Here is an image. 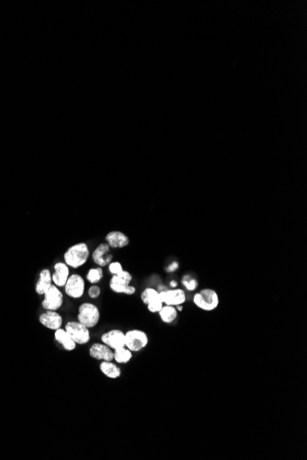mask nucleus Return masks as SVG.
<instances>
[{
	"label": "nucleus",
	"mask_w": 307,
	"mask_h": 460,
	"mask_svg": "<svg viewBox=\"0 0 307 460\" xmlns=\"http://www.w3.org/2000/svg\"><path fill=\"white\" fill-rule=\"evenodd\" d=\"M91 256L89 245L84 242L71 245L64 254V262L74 269L83 267Z\"/></svg>",
	"instance_id": "f257e3e1"
},
{
	"label": "nucleus",
	"mask_w": 307,
	"mask_h": 460,
	"mask_svg": "<svg viewBox=\"0 0 307 460\" xmlns=\"http://www.w3.org/2000/svg\"><path fill=\"white\" fill-rule=\"evenodd\" d=\"M194 305L204 311H213L220 304V298L216 291L210 288H205L196 292L193 298Z\"/></svg>",
	"instance_id": "f03ea898"
},
{
	"label": "nucleus",
	"mask_w": 307,
	"mask_h": 460,
	"mask_svg": "<svg viewBox=\"0 0 307 460\" xmlns=\"http://www.w3.org/2000/svg\"><path fill=\"white\" fill-rule=\"evenodd\" d=\"M78 321L89 329L96 327L101 320V311L98 306L91 303H82L78 309Z\"/></svg>",
	"instance_id": "7ed1b4c3"
},
{
	"label": "nucleus",
	"mask_w": 307,
	"mask_h": 460,
	"mask_svg": "<svg viewBox=\"0 0 307 460\" xmlns=\"http://www.w3.org/2000/svg\"><path fill=\"white\" fill-rule=\"evenodd\" d=\"M149 343L148 334L140 329H132L125 333V347L133 353L144 350Z\"/></svg>",
	"instance_id": "20e7f679"
},
{
	"label": "nucleus",
	"mask_w": 307,
	"mask_h": 460,
	"mask_svg": "<svg viewBox=\"0 0 307 460\" xmlns=\"http://www.w3.org/2000/svg\"><path fill=\"white\" fill-rule=\"evenodd\" d=\"M65 329L77 345H87L91 341L90 329L79 321H68Z\"/></svg>",
	"instance_id": "39448f33"
},
{
	"label": "nucleus",
	"mask_w": 307,
	"mask_h": 460,
	"mask_svg": "<svg viewBox=\"0 0 307 460\" xmlns=\"http://www.w3.org/2000/svg\"><path fill=\"white\" fill-rule=\"evenodd\" d=\"M43 296L44 298L42 300V306L45 310L57 311L62 308L64 304V294L61 291L60 288L53 284Z\"/></svg>",
	"instance_id": "423d86ee"
},
{
	"label": "nucleus",
	"mask_w": 307,
	"mask_h": 460,
	"mask_svg": "<svg viewBox=\"0 0 307 460\" xmlns=\"http://www.w3.org/2000/svg\"><path fill=\"white\" fill-rule=\"evenodd\" d=\"M65 293L71 299L79 300L83 297L86 291L85 280L79 274H73L67 279V283L64 287Z\"/></svg>",
	"instance_id": "0eeeda50"
},
{
	"label": "nucleus",
	"mask_w": 307,
	"mask_h": 460,
	"mask_svg": "<svg viewBox=\"0 0 307 460\" xmlns=\"http://www.w3.org/2000/svg\"><path fill=\"white\" fill-rule=\"evenodd\" d=\"M140 298L151 313H158L164 305L159 291L155 290L154 288L145 289L142 291Z\"/></svg>",
	"instance_id": "6e6552de"
},
{
	"label": "nucleus",
	"mask_w": 307,
	"mask_h": 460,
	"mask_svg": "<svg viewBox=\"0 0 307 460\" xmlns=\"http://www.w3.org/2000/svg\"><path fill=\"white\" fill-rule=\"evenodd\" d=\"M160 297L165 305L169 306H181L187 302V295L184 290L181 289H172V290H164L159 291Z\"/></svg>",
	"instance_id": "1a4fd4ad"
},
{
	"label": "nucleus",
	"mask_w": 307,
	"mask_h": 460,
	"mask_svg": "<svg viewBox=\"0 0 307 460\" xmlns=\"http://www.w3.org/2000/svg\"><path fill=\"white\" fill-rule=\"evenodd\" d=\"M101 341L114 351L125 346V333L120 329H112L103 333Z\"/></svg>",
	"instance_id": "9d476101"
},
{
	"label": "nucleus",
	"mask_w": 307,
	"mask_h": 460,
	"mask_svg": "<svg viewBox=\"0 0 307 460\" xmlns=\"http://www.w3.org/2000/svg\"><path fill=\"white\" fill-rule=\"evenodd\" d=\"M92 260L98 267H108V264L113 260V254L110 252V247L106 242L100 243L91 254Z\"/></svg>",
	"instance_id": "9b49d317"
},
{
	"label": "nucleus",
	"mask_w": 307,
	"mask_h": 460,
	"mask_svg": "<svg viewBox=\"0 0 307 460\" xmlns=\"http://www.w3.org/2000/svg\"><path fill=\"white\" fill-rule=\"evenodd\" d=\"M39 321L42 326L49 330L55 331L63 325V317L62 315L55 310H45L39 317Z\"/></svg>",
	"instance_id": "f8f14e48"
},
{
	"label": "nucleus",
	"mask_w": 307,
	"mask_h": 460,
	"mask_svg": "<svg viewBox=\"0 0 307 460\" xmlns=\"http://www.w3.org/2000/svg\"><path fill=\"white\" fill-rule=\"evenodd\" d=\"M105 242L110 249L125 248L130 243V238L120 230H110L105 236Z\"/></svg>",
	"instance_id": "ddd939ff"
},
{
	"label": "nucleus",
	"mask_w": 307,
	"mask_h": 460,
	"mask_svg": "<svg viewBox=\"0 0 307 460\" xmlns=\"http://www.w3.org/2000/svg\"><path fill=\"white\" fill-rule=\"evenodd\" d=\"M70 267L65 262H57L54 266V273L52 274L53 284L58 288H64L67 279L70 277Z\"/></svg>",
	"instance_id": "4468645a"
},
{
	"label": "nucleus",
	"mask_w": 307,
	"mask_h": 460,
	"mask_svg": "<svg viewBox=\"0 0 307 460\" xmlns=\"http://www.w3.org/2000/svg\"><path fill=\"white\" fill-rule=\"evenodd\" d=\"M90 356L99 361H113V350L103 343H95L90 347Z\"/></svg>",
	"instance_id": "2eb2a0df"
},
{
	"label": "nucleus",
	"mask_w": 307,
	"mask_h": 460,
	"mask_svg": "<svg viewBox=\"0 0 307 460\" xmlns=\"http://www.w3.org/2000/svg\"><path fill=\"white\" fill-rule=\"evenodd\" d=\"M53 285L52 273L48 268H44L39 274V278L35 285V291L38 295L43 296Z\"/></svg>",
	"instance_id": "dca6fc26"
},
{
	"label": "nucleus",
	"mask_w": 307,
	"mask_h": 460,
	"mask_svg": "<svg viewBox=\"0 0 307 460\" xmlns=\"http://www.w3.org/2000/svg\"><path fill=\"white\" fill-rule=\"evenodd\" d=\"M54 339L60 344L63 348L67 352L74 351L77 347V344L71 338L69 333H67L65 328H59L54 331Z\"/></svg>",
	"instance_id": "f3484780"
},
{
	"label": "nucleus",
	"mask_w": 307,
	"mask_h": 460,
	"mask_svg": "<svg viewBox=\"0 0 307 460\" xmlns=\"http://www.w3.org/2000/svg\"><path fill=\"white\" fill-rule=\"evenodd\" d=\"M100 370L103 375L110 380H117L121 375L120 367L113 363V361H102L100 364Z\"/></svg>",
	"instance_id": "a211bd4d"
},
{
	"label": "nucleus",
	"mask_w": 307,
	"mask_h": 460,
	"mask_svg": "<svg viewBox=\"0 0 307 460\" xmlns=\"http://www.w3.org/2000/svg\"><path fill=\"white\" fill-rule=\"evenodd\" d=\"M158 316L160 320L166 323V324H171L173 323L179 317V311L174 306H169V305H163L161 309L158 311Z\"/></svg>",
	"instance_id": "6ab92c4d"
},
{
	"label": "nucleus",
	"mask_w": 307,
	"mask_h": 460,
	"mask_svg": "<svg viewBox=\"0 0 307 460\" xmlns=\"http://www.w3.org/2000/svg\"><path fill=\"white\" fill-rule=\"evenodd\" d=\"M133 359V352L123 346L113 351V360L116 363L128 364Z\"/></svg>",
	"instance_id": "aec40b11"
},
{
	"label": "nucleus",
	"mask_w": 307,
	"mask_h": 460,
	"mask_svg": "<svg viewBox=\"0 0 307 460\" xmlns=\"http://www.w3.org/2000/svg\"><path fill=\"white\" fill-rule=\"evenodd\" d=\"M132 281L133 275L127 270H123L117 275H113L109 280V283L116 285H131Z\"/></svg>",
	"instance_id": "412c9836"
},
{
	"label": "nucleus",
	"mask_w": 307,
	"mask_h": 460,
	"mask_svg": "<svg viewBox=\"0 0 307 460\" xmlns=\"http://www.w3.org/2000/svg\"><path fill=\"white\" fill-rule=\"evenodd\" d=\"M103 276H104V273H103L102 267H92L87 273L86 279L91 285H95L102 281Z\"/></svg>",
	"instance_id": "4be33fe9"
},
{
	"label": "nucleus",
	"mask_w": 307,
	"mask_h": 460,
	"mask_svg": "<svg viewBox=\"0 0 307 460\" xmlns=\"http://www.w3.org/2000/svg\"><path fill=\"white\" fill-rule=\"evenodd\" d=\"M108 286L110 291L116 294H124L128 296H132L136 292V288L132 285H116L108 283Z\"/></svg>",
	"instance_id": "5701e85b"
},
{
	"label": "nucleus",
	"mask_w": 307,
	"mask_h": 460,
	"mask_svg": "<svg viewBox=\"0 0 307 460\" xmlns=\"http://www.w3.org/2000/svg\"><path fill=\"white\" fill-rule=\"evenodd\" d=\"M108 272L113 276V275H117L121 271H123L124 269H123V267H122V265L120 264V262L112 261V262H110L108 264Z\"/></svg>",
	"instance_id": "b1692460"
},
{
	"label": "nucleus",
	"mask_w": 307,
	"mask_h": 460,
	"mask_svg": "<svg viewBox=\"0 0 307 460\" xmlns=\"http://www.w3.org/2000/svg\"><path fill=\"white\" fill-rule=\"evenodd\" d=\"M101 294H102V289H101L100 286H98V284L91 285L89 291H88L89 297L93 299V300L98 299L101 296Z\"/></svg>",
	"instance_id": "393cba45"
}]
</instances>
